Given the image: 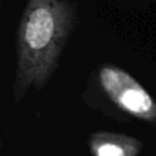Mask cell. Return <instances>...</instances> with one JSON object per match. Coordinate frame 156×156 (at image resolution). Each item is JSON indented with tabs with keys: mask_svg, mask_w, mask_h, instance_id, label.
I'll list each match as a JSON object with an SVG mask.
<instances>
[{
	"mask_svg": "<svg viewBox=\"0 0 156 156\" xmlns=\"http://www.w3.org/2000/svg\"><path fill=\"white\" fill-rule=\"evenodd\" d=\"M77 24L72 0H27L16 33L15 101L48 85Z\"/></svg>",
	"mask_w": 156,
	"mask_h": 156,
	"instance_id": "6da1fadb",
	"label": "cell"
},
{
	"mask_svg": "<svg viewBox=\"0 0 156 156\" xmlns=\"http://www.w3.org/2000/svg\"><path fill=\"white\" fill-rule=\"evenodd\" d=\"M96 80L118 110L156 126V100L130 73L116 65L102 63L96 69Z\"/></svg>",
	"mask_w": 156,
	"mask_h": 156,
	"instance_id": "7a4b0ae2",
	"label": "cell"
},
{
	"mask_svg": "<svg viewBox=\"0 0 156 156\" xmlns=\"http://www.w3.org/2000/svg\"><path fill=\"white\" fill-rule=\"evenodd\" d=\"M91 156H138L143 143L130 135L113 132H94L88 138Z\"/></svg>",
	"mask_w": 156,
	"mask_h": 156,
	"instance_id": "3957f363",
	"label": "cell"
}]
</instances>
